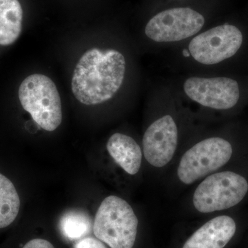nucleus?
Wrapping results in <instances>:
<instances>
[{
	"label": "nucleus",
	"instance_id": "7",
	"mask_svg": "<svg viewBox=\"0 0 248 248\" xmlns=\"http://www.w3.org/2000/svg\"><path fill=\"white\" fill-rule=\"evenodd\" d=\"M243 41L244 36L239 28L221 24L194 36L189 43L188 51L197 63L213 66L234 56Z\"/></svg>",
	"mask_w": 248,
	"mask_h": 248
},
{
	"label": "nucleus",
	"instance_id": "9",
	"mask_svg": "<svg viewBox=\"0 0 248 248\" xmlns=\"http://www.w3.org/2000/svg\"><path fill=\"white\" fill-rule=\"evenodd\" d=\"M178 129L172 116L166 115L152 123L143 138V154L156 168L166 166L177 149Z\"/></svg>",
	"mask_w": 248,
	"mask_h": 248
},
{
	"label": "nucleus",
	"instance_id": "16",
	"mask_svg": "<svg viewBox=\"0 0 248 248\" xmlns=\"http://www.w3.org/2000/svg\"><path fill=\"white\" fill-rule=\"evenodd\" d=\"M22 248H55L51 243L42 239L31 240Z\"/></svg>",
	"mask_w": 248,
	"mask_h": 248
},
{
	"label": "nucleus",
	"instance_id": "3",
	"mask_svg": "<svg viewBox=\"0 0 248 248\" xmlns=\"http://www.w3.org/2000/svg\"><path fill=\"white\" fill-rule=\"evenodd\" d=\"M23 108L39 125L51 132L62 121L61 99L55 83L48 77L34 74L27 77L19 89Z\"/></svg>",
	"mask_w": 248,
	"mask_h": 248
},
{
	"label": "nucleus",
	"instance_id": "2",
	"mask_svg": "<svg viewBox=\"0 0 248 248\" xmlns=\"http://www.w3.org/2000/svg\"><path fill=\"white\" fill-rule=\"evenodd\" d=\"M138 219L123 199L109 196L98 208L93 232L110 248H133L138 234Z\"/></svg>",
	"mask_w": 248,
	"mask_h": 248
},
{
	"label": "nucleus",
	"instance_id": "1",
	"mask_svg": "<svg viewBox=\"0 0 248 248\" xmlns=\"http://www.w3.org/2000/svg\"><path fill=\"white\" fill-rule=\"evenodd\" d=\"M125 71V57L118 50L91 49L77 63L72 78V91L85 105L107 102L122 87Z\"/></svg>",
	"mask_w": 248,
	"mask_h": 248
},
{
	"label": "nucleus",
	"instance_id": "5",
	"mask_svg": "<svg viewBox=\"0 0 248 248\" xmlns=\"http://www.w3.org/2000/svg\"><path fill=\"white\" fill-rule=\"evenodd\" d=\"M232 152L231 143L224 139L202 140L183 155L177 169L179 180L186 185L193 184L226 164Z\"/></svg>",
	"mask_w": 248,
	"mask_h": 248
},
{
	"label": "nucleus",
	"instance_id": "13",
	"mask_svg": "<svg viewBox=\"0 0 248 248\" xmlns=\"http://www.w3.org/2000/svg\"><path fill=\"white\" fill-rule=\"evenodd\" d=\"M20 199L11 180L0 173V229L9 226L17 218Z\"/></svg>",
	"mask_w": 248,
	"mask_h": 248
},
{
	"label": "nucleus",
	"instance_id": "4",
	"mask_svg": "<svg viewBox=\"0 0 248 248\" xmlns=\"http://www.w3.org/2000/svg\"><path fill=\"white\" fill-rule=\"evenodd\" d=\"M248 192V182L243 176L231 171L215 173L196 189L194 206L202 213L227 210L239 204Z\"/></svg>",
	"mask_w": 248,
	"mask_h": 248
},
{
	"label": "nucleus",
	"instance_id": "11",
	"mask_svg": "<svg viewBox=\"0 0 248 248\" xmlns=\"http://www.w3.org/2000/svg\"><path fill=\"white\" fill-rule=\"evenodd\" d=\"M107 150L114 161L129 174L134 175L141 165V148L134 139L122 133H115L107 142Z\"/></svg>",
	"mask_w": 248,
	"mask_h": 248
},
{
	"label": "nucleus",
	"instance_id": "10",
	"mask_svg": "<svg viewBox=\"0 0 248 248\" xmlns=\"http://www.w3.org/2000/svg\"><path fill=\"white\" fill-rule=\"evenodd\" d=\"M236 231V223L231 217H215L197 230L183 248H223Z\"/></svg>",
	"mask_w": 248,
	"mask_h": 248
},
{
	"label": "nucleus",
	"instance_id": "15",
	"mask_svg": "<svg viewBox=\"0 0 248 248\" xmlns=\"http://www.w3.org/2000/svg\"><path fill=\"white\" fill-rule=\"evenodd\" d=\"M74 248H107L102 241L92 237H85L80 239L74 246Z\"/></svg>",
	"mask_w": 248,
	"mask_h": 248
},
{
	"label": "nucleus",
	"instance_id": "14",
	"mask_svg": "<svg viewBox=\"0 0 248 248\" xmlns=\"http://www.w3.org/2000/svg\"><path fill=\"white\" fill-rule=\"evenodd\" d=\"M91 218L81 210H70L60 218V231L70 241L82 239L91 232Z\"/></svg>",
	"mask_w": 248,
	"mask_h": 248
},
{
	"label": "nucleus",
	"instance_id": "6",
	"mask_svg": "<svg viewBox=\"0 0 248 248\" xmlns=\"http://www.w3.org/2000/svg\"><path fill=\"white\" fill-rule=\"evenodd\" d=\"M205 23L203 14L192 8H170L160 11L149 19L145 34L156 43H174L197 35Z\"/></svg>",
	"mask_w": 248,
	"mask_h": 248
},
{
	"label": "nucleus",
	"instance_id": "12",
	"mask_svg": "<svg viewBox=\"0 0 248 248\" xmlns=\"http://www.w3.org/2000/svg\"><path fill=\"white\" fill-rule=\"evenodd\" d=\"M23 10L18 0H0V45L9 46L22 32Z\"/></svg>",
	"mask_w": 248,
	"mask_h": 248
},
{
	"label": "nucleus",
	"instance_id": "8",
	"mask_svg": "<svg viewBox=\"0 0 248 248\" xmlns=\"http://www.w3.org/2000/svg\"><path fill=\"white\" fill-rule=\"evenodd\" d=\"M183 89L191 100L215 110L231 109L240 98L237 81L226 77H190L184 81Z\"/></svg>",
	"mask_w": 248,
	"mask_h": 248
}]
</instances>
